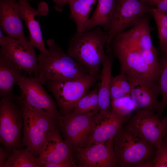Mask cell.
I'll return each mask as SVG.
<instances>
[{
  "label": "cell",
  "instance_id": "cell-1",
  "mask_svg": "<svg viewBox=\"0 0 167 167\" xmlns=\"http://www.w3.org/2000/svg\"><path fill=\"white\" fill-rule=\"evenodd\" d=\"M108 38L106 32L100 26L76 32L69 40L67 53L86 69L89 75H99L107 56L104 48Z\"/></svg>",
  "mask_w": 167,
  "mask_h": 167
},
{
  "label": "cell",
  "instance_id": "cell-2",
  "mask_svg": "<svg viewBox=\"0 0 167 167\" xmlns=\"http://www.w3.org/2000/svg\"><path fill=\"white\" fill-rule=\"evenodd\" d=\"M49 48L38 57V78L43 84L55 79H71L89 75L88 70L68 54L53 39L47 41Z\"/></svg>",
  "mask_w": 167,
  "mask_h": 167
},
{
  "label": "cell",
  "instance_id": "cell-3",
  "mask_svg": "<svg viewBox=\"0 0 167 167\" xmlns=\"http://www.w3.org/2000/svg\"><path fill=\"white\" fill-rule=\"evenodd\" d=\"M23 113V147L27 148L38 158L41 154L50 132L58 125V121L50 113L33 107L15 96Z\"/></svg>",
  "mask_w": 167,
  "mask_h": 167
},
{
  "label": "cell",
  "instance_id": "cell-4",
  "mask_svg": "<svg viewBox=\"0 0 167 167\" xmlns=\"http://www.w3.org/2000/svg\"><path fill=\"white\" fill-rule=\"evenodd\" d=\"M105 46L118 59L120 72L148 78L157 82L158 74L144 61L127 31L115 35Z\"/></svg>",
  "mask_w": 167,
  "mask_h": 167
},
{
  "label": "cell",
  "instance_id": "cell-5",
  "mask_svg": "<svg viewBox=\"0 0 167 167\" xmlns=\"http://www.w3.org/2000/svg\"><path fill=\"white\" fill-rule=\"evenodd\" d=\"M101 74L71 79L48 80L44 84L54 97L62 116L71 112L75 105L100 79Z\"/></svg>",
  "mask_w": 167,
  "mask_h": 167
},
{
  "label": "cell",
  "instance_id": "cell-6",
  "mask_svg": "<svg viewBox=\"0 0 167 167\" xmlns=\"http://www.w3.org/2000/svg\"><path fill=\"white\" fill-rule=\"evenodd\" d=\"M113 143L117 163L120 167H135L155 157L157 149L123 126L113 137Z\"/></svg>",
  "mask_w": 167,
  "mask_h": 167
},
{
  "label": "cell",
  "instance_id": "cell-7",
  "mask_svg": "<svg viewBox=\"0 0 167 167\" xmlns=\"http://www.w3.org/2000/svg\"><path fill=\"white\" fill-rule=\"evenodd\" d=\"M22 109L14 97L1 98L0 101V142L11 153L14 148H23Z\"/></svg>",
  "mask_w": 167,
  "mask_h": 167
},
{
  "label": "cell",
  "instance_id": "cell-8",
  "mask_svg": "<svg viewBox=\"0 0 167 167\" xmlns=\"http://www.w3.org/2000/svg\"><path fill=\"white\" fill-rule=\"evenodd\" d=\"M95 115H84L71 112L62 116L58 122L64 140L73 150L87 145L96 125Z\"/></svg>",
  "mask_w": 167,
  "mask_h": 167
},
{
  "label": "cell",
  "instance_id": "cell-9",
  "mask_svg": "<svg viewBox=\"0 0 167 167\" xmlns=\"http://www.w3.org/2000/svg\"><path fill=\"white\" fill-rule=\"evenodd\" d=\"M137 110L132 116L129 118L125 127L157 148L166 135L161 117L155 112Z\"/></svg>",
  "mask_w": 167,
  "mask_h": 167
},
{
  "label": "cell",
  "instance_id": "cell-10",
  "mask_svg": "<svg viewBox=\"0 0 167 167\" xmlns=\"http://www.w3.org/2000/svg\"><path fill=\"white\" fill-rule=\"evenodd\" d=\"M0 45V52L17 63L25 73L38 78V57L29 38L4 36L1 30Z\"/></svg>",
  "mask_w": 167,
  "mask_h": 167
},
{
  "label": "cell",
  "instance_id": "cell-11",
  "mask_svg": "<svg viewBox=\"0 0 167 167\" xmlns=\"http://www.w3.org/2000/svg\"><path fill=\"white\" fill-rule=\"evenodd\" d=\"M116 12L111 26L106 32L108 38L106 45L115 35L136 25L144 15L151 13L154 7L141 0H116Z\"/></svg>",
  "mask_w": 167,
  "mask_h": 167
},
{
  "label": "cell",
  "instance_id": "cell-12",
  "mask_svg": "<svg viewBox=\"0 0 167 167\" xmlns=\"http://www.w3.org/2000/svg\"><path fill=\"white\" fill-rule=\"evenodd\" d=\"M17 84L21 92L20 96L23 101L33 107L50 113L58 122L62 120V116L59 113L57 104L45 91L38 78L22 74Z\"/></svg>",
  "mask_w": 167,
  "mask_h": 167
},
{
  "label": "cell",
  "instance_id": "cell-13",
  "mask_svg": "<svg viewBox=\"0 0 167 167\" xmlns=\"http://www.w3.org/2000/svg\"><path fill=\"white\" fill-rule=\"evenodd\" d=\"M113 139L74 150L73 159L76 167H118L113 149Z\"/></svg>",
  "mask_w": 167,
  "mask_h": 167
},
{
  "label": "cell",
  "instance_id": "cell-14",
  "mask_svg": "<svg viewBox=\"0 0 167 167\" xmlns=\"http://www.w3.org/2000/svg\"><path fill=\"white\" fill-rule=\"evenodd\" d=\"M131 86L130 95L137 110L157 112L160 105V93L156 81L132 74H126Z\"/></svg>",
  "mask_w": 167,
  "mask_h": 167
},
{
  "label": "cell",
  "instance_id": "cell-15",
  "mask_svg": "<svg viewBox=\"0 0 167 167\" xmlns=\"http://www.w3.org/2000/svg\"><path fill=\"white\" fill-rule=\"evenodd\" d=\"M149 14L144 15L139 23L128 31L135 47L144 61L158 74L159 62L156 49L152 42Z\"/></svg>",
  "mask_w": 167,
  "mask_h": 167
},
{
  "label": "cell",
  "instance_id": "cell-16",
  "mask_svg": "<svg viewBox=\"0 0 167 167\" xmlns=\"http://www.w3.org/2000/svg\"><path fill=\"white\" fill-rule=\"evenodd\" d=\"M38 158L41 167L49 163H75L73 151L63 139L58 125L49 133Z\"/></svg>",
  "mask_w": 167,
  "mask_h": 167
},
{
  "label": "cell",
  "instance_id": "cell-17",
  "mask_svg": "<svg viewBox=\"0 0 167 167\" xmlns=\"http://www.w3.org/2000/svg\"><path fill=\"white\" fill-rule=\"evenodd\" d=\"M27 0H18L22 19L25 22L28 30L30 40L34 47L38 49L40 53L45 52L46 48L39 23L36 20V15H44L48 13V6L46 3L42 2L39 4L37 9L32 8Z\"/></svg>",
  "mask_w": 167,
  "mask_h": 167
},
{
  "label": "cell",
  "instance_id": "cell-18",
  "mask_svg": "<svg viewBox=\"0 0 167 167\" xmlns=\"http://www.w3.org/2000/svg\"><path fill=\"white\" fill-rule=\"evenodd\" d=\"M19 7L16 0H0V25L7 36L19 39L24 32Z\"/></svg>",
  "mask_w": 167,
  "mask_h": 167
},
{
  "label": "cell",
  "instance_id": "cell-19",
  "mask_svg": "<svg viewBox=\"0 0 167 167\" xmlns=\"http://www.w3.org/2000/svg\"><path fill=\"white\" fill-rule=\"evenodd\" d=\"M95 117L96 126L86 146L105 142L113 138L129 118L121 116L112 110L104 117L96 115Z\"/></svg>",
  "mask_w": 167,
  "mask_h": 167
},
{
  "label": "cell",
  "instance_id": "cell-20",
  "mask_svg": "<svg viewBox=\"0 0 167 167\" xmlns=\"http://www.w3.org/2000/svg\"><path fill=\"white\" fill-rule=\"evenodd\" d=\"M21 67L0 52V96L14 97L13 87L23 74Z\"/></svg>",
  "mask_w": 167,
  "mask_h": 167
},
{
  "label": "cell",
  "instance_id": "cell-21",
  "mask_svg": "<svg viewBox=\"0 0 167 167\" xmlns=\"http://www.w3.org/2000/svg\"><path fill=\"white\" fill-rule=\"evenodd\" d=\"M107 56L103 61L101 71V81L98 82V101L99 110L97 115L104 117L111 110L109 89L111 68L114 56L111 52L106 50Z\"/></svg>",
  "mask_w": 167,
  "mask_h": 167
},
{
  "label": "cell",
  "instance_id": "cell-22",
  "mask_svg": "<svg viewBox=\"0 0 167 167\" xmlns=\"http://www.w3.org/2000/svg\"><path fill=\"white\" fill-rule=\"evenodd\" d=\"M94 12L87 23L86 31L100 26L106 32L113 21L117 8L116 0H97Z\"/></svg>",
  "mask_w": 167,
  "mask_h": 167
},
{
  "label": "cell",
  "instance_id": "cell-23",
  "mask_svg": "<svg viewBox=\"0 0 167 167\" xmlns=\"http://www.w3.org/2000/svg\"><path fill=\"white\" fill-rule=\"evenodd\" d=\"M97 0H70L69 17L75 23L76 32L86 31L90 14Z\"/></svg>",
  "mask_w": 167,
  "mask_h": 167
},
{
  "label": "cell",
  "instance_id": "cell-24",
  "mask_svg": "<svg viewBox=\"0 0 167 167\" xmlns=\"http://www.w3.org/2000/svg\"><path fill=\"white\" fill-rule=\"evenodd\" d=\"M98 83L76 103L71 112L84 115H95L99 110Z\"/></svg>",
  "mask_w": 167,
  "mask_h": 167
},
{
  "label": "cell",
  "instance_id": "cell-25",
  "mask_svg": "<svg viewBox=\"0 0 167 167\" xmlns=\"http://www.w3.org/2000/svg\"><path fill=\"white\" fill-rule=\"evenodd\" d=\"M38 158L26 147L14 148L4 167H40Z\"/></svg>",
  "mask_w": 167,
  "mask_h": 167
},
{
  "label": "cell",
  "instance_id": "cell-26",
  "mask_svg": "<svg viewBox=\"0 0 167 167\" xmlns=\"http://www.w3.org/2000/svg\"><path fill=\"white\" fill-rule=\"evenodd\" d=\"M158 60L159 69L157 82L162 99L160 107L156 113L161 117L167 106V53L162 51Z\"/></svg>",
  "mask_w": 167,
  "mask_h": 167
},
{
  "label": "cell",
  "instance_id": "cell-27",
  "mask_svg": "<svg viewBox=\"0 0 167 167\" xmlns=\"http://www.w3.org/2000/svg\"><path fill=\"white\" fill-rule=\"evenodd\" d=\"M156 23L162 51L167 53V13L153 7L151 11Z\"/></svg>",
  "mask_w": 167,
  "mask_h": 167
},
{
  "label": "cell",
  "instance_id": "cell-28",
  "mask_svg": "<svg viewBox=\"0 0 167 167\" xmlns=\"http://www.w3.org/2000/svg\"><path fill=\"white\" fill-rule=\"evenodd\" d=\"M111 105L112 111L123 116H129L137 110L130 95L111 100Z\"/></svg>",
  "mask_w": 167,
  "mask_h": 167
},
{
  "label": "cell",
  "instance_id": "cell-29",
  "mask_svg": "<svg viewBox=\"0 0 167 167\" xmlns=\"http://www.w3.org/2000/svg\"><path fill=\"white\" fill-rule=\"evenodd\" d=\"M154 167H167V136L163 138L157 148Z\"/></svg>",
  "mask_w": 167,
  "mask_h": 167
},
{
  "label": "cell",
  "instance_id": "cell-30",
  "mask_svg": "<svg viewBox=\"0 0 167 167\" xmlns=\"http://www.w3.org/2000/svg\"><path fill=\"white\" fill-rule=\"evenodd\" d=\"M109 93L111 101L125 95L122 90L118 75L112 76L110 83Z\"/></svg>",
  "mask_w": 167,
  "mask_h": 167
},
{
  "label": "cell",
  "instance_id": "cell-31",
  "mask_svg": "<svg viewBox=\"0 0 167 167\" xmlns=\"http://www.w3.org/2000/svg\"><path fill=\"white\" fill-rule=\"evenodd\" d=\"M11 153L10 151L7 148L4 146H0V167H4Z\"/></svg>",
  "mask_w": 167,
  "mask_h": 167
},
{
  "label": "cell",
  "instance_id": "cell-32",
  "mask_svg": "<svg viewBox=\"0 0 167 167\" xmlns=\"http://www.w3.org/2000/svg\"><path fill=\"white\" fill-rule=\"evenodd\" d=\"M148 2L159 10L167 13V0H149Z\"/></svg>",
  "mask_w": 167,
  "mask_h": 167
},
{
  "label": "cell",
  "instance_id": "cell-33",
  "mask_svg": "<svg viewBox=\"0 0 167 167\" xmlns=\"http://www.w3.org/2000/svg\"><path fill=\"white\" fill-rule=\"evenodd\" d=\"M31 1L32 0H28ZM70 0H52L55 3V5L54 7L57 11L62 12L63 10V7L68 3Z\"/></svg>",
  "mask_w": 167,
  "mask_h": 167
},
{
  "label": "cell",
  "instance_id": "cell-34",
  "mask_svg": "<svg viewBox=\"0 0 167 167\" xmlns=\"http://www.w3.org/2000/svg\"><path fill=\"white\" fill-rule=\"evenodd\" d=\"M43 167H76L75 163L69 162L64 163H49L43 165Z\"/></svg>",
  "mask_w": 167,
  "mask_h": 167
},
{
  "label": "cell",
  "instance_id": "cell-35",
  "mask_svg": "<svg viewBox=\"0 0 167 167\" xmlns=\"http://www.w3.org/2000/svg\"><path fill=\"white\" fill-rule=\"evenodd\" d=\"M155 158H149L136 165L135 167H154Z\"/></svg>",
  "mask_w": 167,
  "mask_h": 167
},
{
  "label": "cell",
  "instance_id": "cell-36",
  "mask_svg": "<svg viewBox=\"0 0 167 167\" xmlns=\"http://www.w3.org/2000/svg\"><path fill=\"white\" fill-rule=\"evenodd\" d=\"M161 121L166 131V136H167V115L163 118Z\"/></svg>",
  "mask_w": 167,
  "mask_h": 167
},
{
  "label": "cell",
  "instance_id": "cell-37",
  "mask_svg": "<svg viewBox=\"0 0 167 167\" xmlns=\"http://www.w3.org/2000/svg\"><path fill=\"white\" fill-rule=\"evenodd\" d=\"M141 0L145 1V2H148V1H149V0Z\"/></svg>",
  "mask_w": 167,
  "mask_h": 167
},
{
  "label": "cell",
  "instance_id": "cell-38",
  "mask_svg": "<svg viewBox=\"0 0 167 167\" xmlns=\"http://www.w3.org/2000/svg\"></svg>",
  "mask_w": 167,
  "mask_h": 167
}]
</instances>
